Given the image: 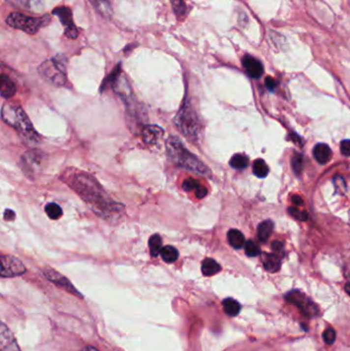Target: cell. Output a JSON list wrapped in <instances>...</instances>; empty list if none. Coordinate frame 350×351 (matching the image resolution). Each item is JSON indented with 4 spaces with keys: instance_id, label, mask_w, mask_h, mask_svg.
I'll use <instances>...</instances> for the list:
<instances>
[{
    "instance_id": "6da1fadb",
    "label": "cell",
    "mask_w": 350,
    "mask_h": 351,
    "mask_svg": "<svg viewBox=\"0 0 350 351\" xmlns=\"http://www.w3.org/2000/svg\"><path fill=\"white\" fill-rule=\"evenodd\" d=\"M70 185L98 215L107 219V216L114 218L121 213L123 206L117 207V204L109 200L108 195L91 176L85 173L73 175Z\"/></svg>"
},
{
    "instance_id": "7a4b0ae2",
    "label": "cell",
    "mask_w": 350,
    "mask_h": 351,
    "mask_svg": "<svg viewBox=\"0 0 350 351\" xmlns=\"http://www.w3.org/2000/svg\"><path fill=\"white\" fill-rule=\"evenodd\" d=\"M167 154L171 161L177 167L185 169L195 174H200L206 177H211V171L198 159L194 154L186 148L177 137L171 136L166 142Z\"/></svg>"
},
{
    "instance_id": "3957f363",
    "label": "cell",
    "mask_w": 350,
    "mask_h": 351,
    "mask_svg": "<svg viewBox=\"0 0 350 351\" xmlns=\"http://www.w3.org/2000/svg\"><path fill=\"white\" fill-rule=\"evenodd\" d=\"M1 117L6 124L15 128L24 141L29 143L38 142V134L34 130L29 117L22 107L18 105L5 104L2 106Z\"/></svg>"
},
{
    "instance_id": "277c9868",
    "label": "cell",
    "mask_w": 350,
    "mask_h": 351,
    "mask_svg": "<svg viewBox=\"0 0 350 351\" xmlns=\"http://www.w3.org/2000/svg\"><path fill=\"white\" fill-rule=\"evenodd\" d=\"M178 130L192 142H196L201 135L202 125L198 120L197 113L189 101H184L174 120Z\"/></svg>"
},
{
    "instance_id": "5b68a950",
    "label": "cell",
    "mask_w": 350,
    "mask_h": 351,
    "mask_svg": "<svg viewBox=\"0 0 350 351\" xmlns=\"http://www.w3.org/2000/svg\"><path fill=\"white\" fill-rule=\"evenodd\" d=\"M38 71L44 79L57 87L65 86L67 83L66 60L61 56H56L52 60L43 62Z\"/></svg>"
},
{
    "instance_id": "8992f818",
    "label": "cell",
    "mask_w": 350,
    "mask_h": 351,
    "mask_svg": "<svg viewBox=\"0 0 350 351\" xmlns=\"http://www.w3.org/2000/svg\"><path fill=\"white\" fill-rule=\"evenodd\" d=\"M51 22V16L34 18L21 13H13L6 18L7 25L18 30H22L28 34H35L38 30Z\"/></svg>"
},
{
    "instance_id": "52a82bcc",
    "label": "cell",
    "mask_w": 350,
    "mask_h": 351,
    "mask_svg": "<svg viewBox=\"0 0 350 351\" xmlns=\"http://www.w3.org/2000/svg\"><path fill=\"white\" fill-rule=\"evenodd\" d=\"M286 300L288 303L299 308L300 311L308 318H314L319 315L320 310L317 306V304L308 296H306L304 292H302L298 290L291 291L286 295Z\"/></svg>"
},
{
    "instance_id": "ba28073f",
    "label": "cell",
    "mask_w": 350,
    "mask_h": 351,
    "mask_svg": "<svg viewBox=\"0 0 350 351\" xmlns=\"http://www.w3.org/2000/svg\"><path fill=\"white\" fill-rule=\"evenodd\" d=\"M26 272V267L19 259L13 256H1V269L0 275L1 277H15L20 276Z\"/></svg>"
},
{
    "instance_id": "9c48e42d",
    "label": "cell",
    "mask_w": 350,
    "mask_h": 351,
    "mask_svg": "<svg viewBox=\"0 0 350 351\" xmlns=\"http://www.w3.org/2000/svg\"><path fill=\"white\" fill-rule=\"evenodd\" d=\"M53 14L59 18L62 25L65 28V35L68 38L75 39L78 36V31L76 26L74 25L73 18H72V10L69 7L61 6L57 7L53 10Z\"/></svg>"
},
{
    "instance_id": "30bf717a",
    "label": "cell",
    "mask_w": 350,
    "mask_h": 351,
    "mask_svg": "<svg viewBox=\"0 0 350 351\" xmlns=\"http://www.w3.org/2000/svg\"><path fill=\"white\" fill-rule=\"evenodd\" d=\"M43 161L42 152L31 150L22 156V169L27 175H35L40 172Z\"/></svg>"
},
{
    "instance_id": "8fae6325",
    "label": "cell",
    "mask_w": 350,
    "mask_h": 351,
    "mask_svg": "<svg viewBox=\"0 0 350 351\" xmlns=\"http://www.w3.org/2000/svg\"><path fill=\"white\" fill-rule=\"evenodd\" d=\"M43 274L45 275L46 278H48L49 280H51V282L53 284H55L56 286H58L59 288L67 291L68 292H70V294L81 297L80 292L74 288V286L71 283H70V280L67 277L63 276L61 273L57 272L55 269L50 268V267L44 268L43 269Z\"/></svg>"
},
{
    "instance_id": "7c38bea8",
    "label": "cell",
    "mask_w": 350,
    "mask_h": 351,
    "mask_svg": "<svg viewBox=\"0 0 350 351\" xmlns=\"http://www.w3.org/2000/svg\"><path fill=\"white\" fill-rule=\"evenodd\" d=\"M0 351H21L14 335L4 323L0 327Z\"/></svg>"
},
{
    "instance_id": "4fadbf2b",
    "label": "cell",
    "mask_w": 350,
    "mask_h": 351,
    "mask_svg": "<svg viewBox=\"0 0 350 351\" xmlns=\"http://www.w3.org/2000/svg\"><path fill=\"white\" fill-rule=\"evenodd\" d=\"M242 66L247 73L253 78L261 77L264 72V68L261 62L252 56H246L242 58Z\"/></svg>"
},
{
    "instance_id": "5bb4252c",
    "label": "cell",
    "mask_w": 350,
    "mask_h": 351,
    "mask_svg": "<svg viewBox=\"0 0 350 351\" xmlns=\"http://www.w3.org/2000/svg\"><path fill=\"white\" fill-rule=\"evenodd\" d=\"M165 131L158 125H146L142 131V139L147 145H154L162 138Z\"/></svg>"
},
{
    "instance_id": "9a60e30c",
    "label": "cell",
    "mask_w": 350,
    "mask_h": 351,
    "mask_svg": "<svg viewBox=\"0 0 350 351\" xmlns=\"http://www.w3.org/2000/svg\"><path fill=\"white\" fill-rule=\"evenodd\" d=\"M313 156L319 163H321V165H325V163L329 162V160L331 159L332 152L328 145L321 143L314 147Z\"/></svg>"
},
{
    "instance_id": "2e32d148",
    "label": "cell",
    "mask_w": 350,
    "mask_h": 351,
    "mask_svg": "<svg viewBox=\"0 0 350 351\" xmlns=\"http://www.w3.org/2000/svg\"><path fill=\"white\" fill-rule=\"evenodd\" d=\"M263 265L268 272L274 273L281 269L282 261L275 254H264Z\"/></svg>"
},
{
    "instance_id": "e0dca14e",
    "label": "cell",
    "mask_w": 350,
    "mask_h": 351,
    "mask_svg": "<svg viewBox=\"0 0 350 351\" xmlns=\"http://www.w3.org/2000/svg\"><path fill=\"white\" fill-rule=\"evenodd\" d=\"M16 86L11 81V79L2 74L1 75V80H0V92H1V97L4 99H8L13 97L16 93Z\"/></svg>"
},
{
    "instance_id": "ac0fdd59",
    "label": "cell",
    "mask_w": 350,
    "mask_h": 351,
    "mask_svg": "<svg viewBox=\"0 0 350 351\" xmlns=\"http://www.w3.org/2000/svg\"><path fill=\"white\" fill-rule=\"evenodd\" d=\"M227 239L232 248L236 250L241 249L246 244V239H244L243 234L237 229H231L227 233Z\"/></svg>"
},
{
    "instance_id": "d6986e66",
    "label": "cell",
    "mask_w": 350,
    "mask_h": 351,
    "mask_svg": "<svg viewBox=\"0 0 350 351\" xmlns=\"http://www.w3.org/2000/svg\"><path fill=\"white\" fill-rule=\"evenodd\" d=\"M273 228H274L273 222L270 220H266L259 224L258 229H257V236H258V238L261 241H266L271 236Z\"/></svg>"
},
{
    "instance_id": "ffe728a7",
    "label": "cell",
    "mask_w": 350,
    "mask_h": 351,
    "mask_svg": "<svg viewBox=\"0 0 350 351\" xmlns=\"http://www.w3.org/2000/svg\"><path fill=\"white\" fill-rule=\"evenodd\" d=\"M202 271L205 276H213L221 271V266L214 259L206 258L203 261Z\"/></svg>"
},
{
    "instance_id": "44dd1931",
    "label": "cell",
    "mask_w": 350,
    "mask_h": 351,
    "mask_svg": "<svg viewBox=\"0 0 350 351\" xmlns=\"http://www.w3.org/2000/svg\"><path fill=\"white\" fill-rule=\"evenodd\" d=\"M222 304H223L224 311L226 312V314L229 315V317H236L241 309L240 304L236 300L232 298L225 299Z\"/></svg>"
},
{
    "instance_id": "7402d4cb",
    "label": "cell",
    "mask_w": 350,
    "mask_h": 351,
    "mask_svg": "<svg viewBox=\"0 0 350 351\" xmlns=\"http://www.w3.org/2000/svg\"><path fill=\"white\" fill-rule=\"evenodd\" d=\"M88 1L103 17H110L111 6L108 0H88Z\"/></svg>"
},
{
    "instance_id": "603a6c76",
    "label": "cell",
    "mask_w": 350,
    "mask_h": 351,
    "mask_svg": "<svg viewBox=\"0 0 350 351\" xmlns=\"http://www.w3.org/2000/svg\"><path fill=\"white\" fill-rule=\"evenodd\" d=\"M161 258L162 260L167 263H174L175 261H177L179 257V252L178 250L173 247V245H166L165 248H162L161 252Z\"/></svg>"
},
{
    "instance_id": "cb8c5ba5",
    "label": "cell",
    "mask_w": 350,
    "mask_h": 351,
    "mask_svg": "<svg viewBox=\"0 0 350 351\" xmlns=\"http://www.w3.org/2000/svg\"><path fill=\"white\" fill-rule=\"evenodd\" d=\"M149 249H150V254L152 257H157L161 250H162V240L161 237L158 235V234H154L150 237L149 241Z\"/></svg>"
},
{
    "instance_id": "d4e9b609",
    "label": "cell",
    "mask_w": 350,
    "mask_h": 351,
    "mask_svg": "<svg viewBox=\"0 0 350 351\" xmlns=\"http://www.w3.org/2000/svg\"><path fill=\"white\" fill-rule=\"evenodd\" d=\"M253 172L258 178H265L269 169L263 159H256L253 165Z\"/></svg>"
},
{
    "instance_id": "484cf974",
    "label": "cell",
    "mask_w": 350,
    "mask_h": 351,
    "mask_svg": "<svg viewBox=\"0 0 350 351\" xmlns=\"http://www.w3.org/2000/svg\"><path fill=\"white\" fill-rule=\"evenodd\" d=\"M230 166L236 170L246 169L249 166V158L246 155L235 154L230 159Z\"/></svg>"
},
{
    "instance_id": "4316f807",
    "label": "cell",
    "mask_w": 350,
    "mask_h": 351,
    "mask_svg": "<svg viewBox=\"0 0 350 351\" xmlns=\"http://www.w3.org/2000/svg\"><path fill=\"white\" fill-rule=\"evenodd\" d=\"M45 213L50 217V219L58 220L62 217L63 210L60 205H58L57 204H54V203H51L49 205H46Z\"/></svg>"
},
{
    "instance_id": "83f0119b",
    "label": "cell",
    "mask_w": 350,
    "mask_h": 351,
    "mask_svg": "<svg viewBox=\"0 0 350 351\" xmlns=\"http://www.w3.org/2000/svg\"><path fill=\"white\" fill-rule=\"evenodd\" d=\"M6 1L11 5L28 10H32L35 6H37V0H6Z\"/></svg>"
},
{
    "instance_id": "f1b7e54d",
    "label": "cell",
    "mask_w": 350,
    "mask_h": 351,
    "mask_svg": "<svg viewBox=\"0 0 350 351\" xmlns=\"http://www.w3.org/2000/svg\"><path fill=\"white\" fill-rule=\"evenodd\" d=\"M244 251L249 257H256L260 254V248L259 245L257 244L253 240H248L244 244Z\"/></svg>"
},
{
    "instance_id": "f546056e",
    "label": "cell",
    "mask_w": 350,
    "mask_h": 351,
    "mask_svg": "<svg viewBox=\"0 0 350 351\" xmlns=\"http://www.w3.org/2000/svg\"><path fill=\"white\" fill-rule=\"evenodd\" d=\"M173 9L177 17H182L186 13V5L184 0H171Z\"/></svg>"
},
{
    "instance_id": "4dcf8cb0",
    "label": "cell",
    "mask_w": 350,
    "mask_h": 351,
    "mask_svg": "<svg viewBox=\"0 0 350 351\" xmlns=\"http://www.w3.org/2000/svg\"><path fill=\"white\" fill-rule=\"evenodd\" d=\"M289 214L299 221H306L308 219V214L305 212V210L300 209L295 206L289 207Z\"/></svg>"
},
{
    "instance_id": "1f68e13d",
    "label": "cell",
    "mask_w": 350,
    "mask_h": 351,
    "mask_svg": "<svg viewBox=\"0 0 350 351\" xmlns=\"http://www.w3.org/2000/svg\"><path fill=\"white\" fill-rule=\"evenodd\" d=\"M303 156L299 153H296L293 158H292V167H293V170L295 172V174L300 175L302 170H303Z\"/></svg>"
},
{
    "instance_id": "d6a6232c",
    "label": "cell",
    "mask_w": 350,
    "mask_h": 351,
    "mask_svg": "<svg viewBox=\"0 0 350 351\" xmlns=\"http://www.w3.org/2000/svg\"><path fill=\"white\" fill-rule=\"evenodd\" d=\"M322 338H323V341L328 345L334 344L335 340H336V332H335V330H333L332 327H328V329H326L323 332Z\"/></svg>"
},
{
    "instance_id": "836d02e7",
    "label": "cell",
    "mask_w": 350,
    "mask_h": 351,
    "mask_svg": "<svg viewBox=\"0 0 350 351\" xmlns=\"http://www.w3.org/2000/svg\"><path fill=\"white\" fill-rule=\"evenodd\" d=\"M200 186H201V184L198 183L197 181H195V180L189 178V179L185 180V181L183 182L182 188H183V190L189 192V191H195Z\"/></svg>"
},
{
    "instance_id": "e575fe53",
    "label": "cell",
    "mask_w": 350,
    "mask_h": 351,
    "mask_svg": "<svg viewBox=\"0 0 350 351\" xmlns=\"http://www.w3.org/2000/svg\"><path fill=\"white\" fill-rule=\"evenodd\" d=\"M340 150L343 155L348 157L350 156V140H344V141L341 142Z\"/></svg>"
},
{
    "instance_id": "d590c367",
    "label": "cell",
    "mask_w": 350,
    "mask_h": 351,
    "mask_svg": "<svg viewBox=\"0 0 350 351\" xmlns=\"http://www.w3.org/2000/svg\"><path fill=\"white\" fill-rule=\"evenodd\" d=\"M276 85H277L276 80L273 79L272 77H267V78H266V80H265V86H266V88H267L268 89H269V90H273V89L276 88Z\"/></svg>"
},
{
    "instance_id": "8d00e7d4",
    "label": "cell",
    "mask_w": 350,
    "mask_h": 351,
    "mask_svg": "<svg viewBox=\"0 0 350 351\" xmlns=\"http://www.w3.org/2000/svg\"><path fill=\"white\" fill-rule=\"evenodd\" d=\"M206 194H207L206 188H205V187L202 186V185H201L200 187H198V188L195 190V195H196L197 198H200V200H202V198H204Z\"/></svg>"
},
{
    "instance_id": "74e56055",
    "label": "cell",
    "mask_w": 350,
    "mask_h": 351,
    "mask_svg": "<svg viewBox=\"0 0 350 351\" xmlns=\"http://www.w3.org/2000/svg\"><path fill=\"white\" fill-rule=\"evenodd\" d=\"M15 217H16V214L14 213V210H11V209H5V212H4V220L5 221H13L15 220Z\"/></svg>"
},
{
    "instance_id": "f35d334b",
    "label": "cell",
    "mask_w": 350,
    "mask_h": 351,
    "mask_svg": "<svg viewBox=\"0 0 350 351\" xmlns=\"http://www.w3.org/2000/svg\"><path fill=\"white\" fill-rule=\"evenodd\" d=\"M292 203L297 205H304V202H303L302 197H300L299 195L292 196Z\"/></svg>"
},
{
    "instance_id": "ab89813d",
    "label": "cell",
    "mask_w": 350,
    "mask_h": 351,
    "mask_svg": "<svg viewBox=\"0 0 350 351\" xmlns=\"http://www.w3.org/2000/svg\"><path fill=\"white\" fill-rule=\"evenodd\" d=\"M283 243L281 242V241H274L273 243H272V249L274 250V251H276V252H281L282 251V249H283Z\"/></svg>"
},
{
    "instance_id": "60d3db41",
    "label": "cell",
    "mask_w": 350,
    "mask_h": 351,
    "mask_svg": "<svg viewBox=\"0 0 350 351\" xmlns=\"http://www.w3.org/2000/svg\"><path fill=\"white\" fill-rule=\"evenodd\" d=\"M81 351H99L98 349H96L95 347H91V346H88L86 348H84Z\"/></svg>"
},
{
    "instance_id": "b9f144b4",
    "label": "cell",
    "mask_w": 350,
    "mask_h": 351,
    "mask_svg": "<svg viewBox=\"0 0 350 351\" xmlns=\"http://www.w3.org/2000/svg\"><path fill=\"white\" fill-rule=\"evenodd\" d=\"M345 291L347 294L350 296V283H348L346 286H345Z\"/></svg>"
}]
</instances>
